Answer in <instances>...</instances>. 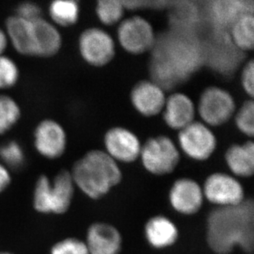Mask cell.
Segmentation results:
<instances>
[{
  "label": "cell",
  "mask_w": 254,
  "mask_h": 254,
  "mask_svg": "<svg viewBox=\"0 0 254 254\" xmlns=\"http://www.w3.org/2000/svg\"><path fill=\"white\" fill-rule=\"evenodd\" d=\"M206 239L216 254H230L240 249L252 254L254 248V204L245 199L235 206L216 207L206 218Z\"/></svg>",
  "instance_id": "cell-1"
},
{
  "label": "cell",
  "mask_w": 254,
  "mask_h": 254,
  "mask_svg": "<svg viewBox=\"0 0 254 254\" xmlns=\"http://www.w3.org/2000/svg\"><path fill=\"white\" fill-rule=\"evenodd\" d=\"M70 173L75 187L92 200L106 196L123 178L117 162L101 150L86 152L75 162Z\"/></svg>",
  "instance_id": "cell-2"
},
{
  "label": "cell",
  "mask_w": 254,
  "mask_h": 254,
  "mask_svg": "<svg viewBox=\"0 0 254 254\" xmlns=\"http://www.w3.org/2000/svg\"><path fill=\"white\" fill-rule=\"evenodd\" d=\"M153 56L170 66L183 82L204 64L202 45L190 34L182 31L170 32L159 41L156 40Z\"/></svg>",
  "instance_id": "cell-3"
},
{
  "label": "cell",
  "mask_w": 254,
  "mask_h": 254,
  "mask_svg": "<svg viewBox=\"0 0 254 254\" xmlns=\"http://www.w3.org/2000/svg\"><path fill=\"white\" fill-rule=\"evenodd\" d=\"M75 188L68 170H60L52 179L46 175H40L34 187V210L43 215L66 213L72 205Z\"/></svg>",
  "instance_id": "cell-4"
},
{
  "label": "cell",
  "mask_w": 254,
  "mask_h": 254,
  "mask_svg": "<svg viewBox=\"0 0 254 254\" xmlns=\"http://www.w3.org/2000/svg\"><path fill=\"white\" fill-rule=\"evenodd\" d=\"M141 162L144 168L154 175L172 173L180 163V151L174 141L166 136L151 137L141 146Z\"/></svg>",
  "instance_id": "cell-5"
},
{
  "label": "cell",
  "mask_w": 254,
  "mask_h": 254,
  "mask_svg": "<svg viewBox=\"0 0 254 254\" xmlns=\"http://www.w3.org/2000/svg\"><path fill=\"white\" fill-rule=\"evenodd\" d=\"M202 46L204 63L215 72L225 76L234 73L245 57L244 52L234 45L226 31L217 30L207 44Z\"/></svg>",
  "instance_id": "cell-6"
},
{
  "label": "cell",
  "mask_w": 254,
  "mask_h": 254,
  "mask_svg": "<svg viewBox=\"0 0 254 254\" xmlns=\"http://www.w3.org/2000/svg\"><path fill=\"white\" fill-rule=\"evenodd\" d=\"M235 102L229 91L217 86L205 89L199 100L198 112L204 122L211 126H221L235 113Z\"/></svg>",
  "instance_id": "cell-7"
},
{
  "label": "cell",
  "mask_w": 254,
  "mask_h": 254,
  "mask_svg": "<svg viewBox=\"0 0 254 254\" xmlns=\"http://www.w3.org/2000/svg\"><path fill=\"white\" fill-rule=\"evenodd\" d=\"M78 49L84 61L94 67L106 66L115 56L113 38L106 31L96 27L82 31L78 39Z\"/></svg>",
  "instance_id": "cell-8"
},
{
  "label": "cell",
  "mask_w": 254,
  "mask_h": 254,
  "mask_svg": "<svg viewBox=\"0 0 254 254\" xmlns=\"http://www.w3.org/2000/svg\"><path fill=\"white\" fill-rule=\"evenodd\" d=\"M202 188L204 198L216 207L235 206L245 201V190L240 181L225 173H214L206 178Z\"/></svg>",
  "instance_id": "cell-9"
},
{
  "label": "cell",
  "mask_w": 254,
  "mask_h": 254,
  "mask_svg": "<svg viewBox=\"0 0 254 254\" xmlns=\"http://www.w3.org/2000/svg\"><path fill=\"white\" fill-rule=\"evenodd\" d=\"M118 40L125 51L141 55L153 48L156 36L151 23L138 16L125 19L118 28Z\"/></svg>",
  "instance_id": "cell-10"
},
{
  "label": "cell",
  "mask_w": 254,
  "mask_h": 254,
  "mask_svg": "<svg viewBox=\"0 0 254 254\" xmlns=\"http://www.w3.org/2000/svg\"><path fill=\"white\" fill-rule=\"evenodd\" d=\"M33 144L40 156L51 161L57 160L67 149V133L58 121L45 119L35 127Z\"/></svg>",
  "instance_id": "cell-11"
},
{
  "label": "cell",
  "mask_w": 254,
  "mask_h": 254,
  "mask_svg": "<svg viewBox=\"0 0 254 254\" xmlns=\"http://www.w3.org/2000/svg\"><path fill=\"white\" fill-rule=\"evenodd\" d=\"M179 142L188 156L199 161L208 160L217 146L216 137L212 131L204 124L194 121L180 130Z\"/></svg>",
  "instance_id": "cell-12"
},
{
  "label": "cell",
  "mask_w": 254,
  "mask_h": 254,
  "mask_svg": "<svg viewBox=\"0 0 254 254\" xmlns=\"http://www.w3.org/2000/svg\"><path fill=\"white\" fill-rule=\"evenodd\" d=\"M204 199L202 188L189 178L176 180L169 192L170 206L178 213L185 216L197 214L202 207Z\"/></svg>",
  "instance_id": "cell-13"
},
{
  "label": "cell",
  "mask_w": 254,
  "mask_h": 254,
  "mask_svg": "<svg viewBox=\"0 0 254 254\" xmlns=\"http://www.w3.org/2000/svg\"><path fill=\"white\" fill-rule=\"evenodd\" d=\"M104 142L106 153L115 161L131 163L141 154V142L137 135L125 127H115L106 132Z\"/></svg>",
  "instance_id": "cell-14"
},
{
  "label": "cell",
  "mask_w": 254,
  "mask_h": 254,
  "mask_svg": "<svg viewBox=\"0 0 254 254\" xmlns=\"http://www.w3.org/2000/svg\"><path fill=\"white\" fill-rule=\"evenodd\" d=\"M84 242L89 254H120L122 250V235L117 228L106 222L91 224Z\"/></svg>",
  "instance_id": "cell-15"
},
{
  "label": "cell",
  "mask_w": 254,
  "mask_h": 254,
  "mask_svg": "<svg viewBox=\"0 0 254 254\" xmlns=\"http://www.w3.org/2000/svg\"><path fill=\"white\" fill-rule=\"evenodd\" d=\"M33 57H54L62 48L63 38L56 26L43 17L31 21Z\"/></svg>",
  "instance_id": "cell-16"
},
{
  "label": "cell",
  "mask_w": 254,
  "mask_h": 254,
  "mask_svg": "<svg viewBox=\"0 0 254 254\" xmlns=\"http://www.w3.org/2000/svg\"><path fill=\"white\" fill-rule=\"evenodd\" d=\"M130 98L135 110L146 117L161 113L166 101L163 90L151 81H141L135 85Z\"/></svg>",
  "instance_id": "cell-17"
},
{
  "label": "cell",
  "mask_w": 254,
  "mask_h": 254,
  "mask_svg": "<svg viewBox=\"0 0 254 254\" xmlns=\"http://www.w3.org/2000/svg\"><path fill=\"white\" fill-rule=\"evenodd\" d=\"M163 117L166 125L173 129L182 130L193 122L194 105L183 93H174L166 99Z\"/></svg>",
  "instance_id": "cell-18"
},
{
  "label": "cell",
  "mask_w": 254,
  "mask_h": 254,
  "mask_svg": "<svg viewBox=\"0 0 254 254\" xmlns=\"http://www.w3.org/2000/svg\"><path fill=\"white\" fill-rule=\"evenodd\" d=\"M146 241L156 250L171 247L179 239L177 226L170 218L162 215L152 216L144 227Z\"/></svg>",
  "instance_id": "cell-19"
},
{
  "label": "cell",
  "mask_w": 254,
  "mask_h": 254,
  "mask_svg": "<svg viewBox=\"0 0 254 254\" xmlns=\"http://www.w3.org/2000/svg\"><path fill=\"white\" fill-rule=\"evenodd\" d=\"M253 1H215L210 7L211 18L217 30L226 31L239 18L246 14H254Z\"/></svg>",
  "instance_id": "cell-20"
},
{
  "label": "cell",
  "mask_w": 254,
  "mask_h": 254,
  "mask_svg": "<svg viewBox=\"0 0 254 254\" xmlns=\"http://www.w3.org/2000/svg\"><path fill=\"white\" fill-rule=\"evenodd\" d=\"M4 31L8 42L17 53L21 56L33 57L31 21L12 15L5 21Z\"/></svg>",
  "instance_id": "cell-21"
},
{
  "label": "cell",
  "mask_w": 254,
  "mask_h": 254,
  "mask_svg": "<svg viewBox=\"0 0 254 254\" xmlns=\"http://www.w3.org/2000/svg\"><path fill=\"white\" fill-rule=\"evenodd\" d=\"M226 164L230 171L239 177H251L254 173V145L252 141L234 144L226 152Z\"/></svg>",
  "instance_id": "cell-22"
},
{
  "label": "cell",
  "mask_w": 254,
  "mask_h": 254,
  "mask_svg": "<svg viewBox=\"0 0 254 254\" xmlns=\"http://www.w3.org/2000/svg\"><path fill=\"white\" fill-rule=\"evenodd\" d=\"M48 11L55 26L72 27L79 19L80 6L77 1L56 0L50 3Z\"/></svg>",
  "instance_id": "cell-23"
},
{
  "label": "cell",
  "mask_w": 254,
  "mask_h": 254,
  "mask_svg": "<svg viewBox=\"0 0 254 254\" xmlns=\"http://www.w3.org/2000/svg\"><path fill=\"white\" fill-rule=\"evenodd\" d=\"M230 38L239 50L252 51L254 45V14L244 15L230 27Z\"/></svg>",
  "instance_id": "cell-24"
},
{
  "label": "cell",
  "mask_w": 254,
  "mask_h": 254,
  "mask_svg": "<svg viewBox=\"0 0 254 254\" xmlns=\"http://www.w3.org/2000/svg\"><path fill=\"white\" fill-rule=\"evenodd\" d=\"M22 117L17 101L7 95H0V136L9 132Z\"/></svg>",
  "instance_id": "cell-25"
},
{
  "label": "cell",
  "mask_w": 254,
  "mask_h": 254,
  "mask_svg": "<svg viewBox=\"0 0 254 254\" xmlns=\"http://www.w3.org/2000/svg\"><path fill=\"white\" fill-rule=\"evenodd\" d=\"M96 12L101 23L113 26L122 19L125 14V7L122 1L100 0L96 3Z\"/></svg>",
  "instance_id": "cell-26"
},
{
  "label": "cell",
  "mask_w": 254,
  "mask_h": 254,
  "mask_svg": "<svg viewBox=\"0 0 254 254\" xmlns=\"http://www.w3.org/2000/svg\"><path fill=\"white\" fill-rule=\"evenodd\" d=\"M0 160L8 170H19L26 161L24 150L17 141H7L0 146Z\"/></svg>",
  "instance_id": "cell-27"
},
{
  "label": "cell",
  "mask_w": 254,
  "mask_h": 254,
  "mask_svg": "<svg viewBox=\"0 0 254 254\" xmlns=\"http://www.w3.org/2000/svg\"><path fill=\"white\" fill-rule=\"evenodd\" d=\"M20 78V69L12 58L0 56V90H7L17 84Z\"/></svg>",
  "instance_id": "cell-28"
},
{
  "label": "cell",
  "mask_w": 254,
  "mask_h": 254,
  "mask_svg": "<svg viewBox=\"0 0 254 254\" xmlns=\"http://www.w3.org/2000/svg\"><path fill=\"white\" fill-rule=\"evenodd\" d=\"M254 104L252 99L245 101L235 116V124L240 132L248 137H254Z\"/></svg>",
  "instance_id": "cell-29"
},
{
  "label": "cell",
  "mask_w": 254,
  "mask_h": 254,
  "mask_svg": "<svg viewBox=\"0 0 254 254\" xmlns=\"http://www.w3.org/2000/svg\"><path fill=\"white\" fill-rule=\"evenodd\" d=\"M50 254H89L84 241L75 237H67L56 242Z\"/></svg>",
  "instance_id": "cell-30"
},
{
  "label": "cell",
  "mask_w": 254,
  "mask_h": 254,
  "mask_svg": "<svg viewBox=\"0 0 254 254\" xmlns=\"http://www.w3.org/2000/svg\"><path fill=\"white\" fill-rule=\"evenodd\" d=\"M41 8L39 5L35 2H24L20 3L16 8L15 16L27 20V21H34L42 17L41 16Z\"/></svg>",
  "instance_id": "cell-31"
},
{
  "label": "cell",
  "mask_w": 254,
  "mask_h": 254,
  "mask_svg": "<svg viewBox=\"0 0 254 254\" xmlns=\"http://www.w3.org/2000/svg\"><path fill=\"white\" fill-rule=\"evenodd\" d=\"M254 60H251L245 65L242 72V86L245 89V92L253 99L254 94Z\"/></svg>",
  "instance_id": "cell-32"
},
{
  "label": "cell",
  "mask_w": 254,
  "mask_h": 254,
  "mask_svg": "<svg viewBox=\"0 0 254 254\" xmlns=\"http://www.w3.org/2000/svg\"><path fill=\"white\" fill-rule=\"evenodd\" d=\"M12 184L10 170L0 162V194L4 192Z\"/></svg>",
  "instance_id": "cell-33"
},
{
  "label": "cell",
  "mask_w": 254,
  "mask_h": 254,
  "mask_svg": "<svg viewBox=\"0 0 254 254\" xmlns=\"http://www.w3.org/2000/svg\"><path fill=\"white\" fill-rule=\"evenodd\" d=\"M8 39L4 29L0 28V56L4 55V52L8 46Z\"/></svg>",
  "instance_id": "cell-34"
},
{
  "label": "cell",
  "mask_w": 254,
  "mask_h": 254,
  "mask_svg": "<svg viewBox=\"0 0 254 254\" xmlns=\"http://www.w3.org/2000/svg\"><path fill=\"white\" fill-rule=\"evenodd\" d=\"M0 254H15L9 251H0Z\"/></svg>",
  "instance_id": "cell-35"
}]
</instances>
